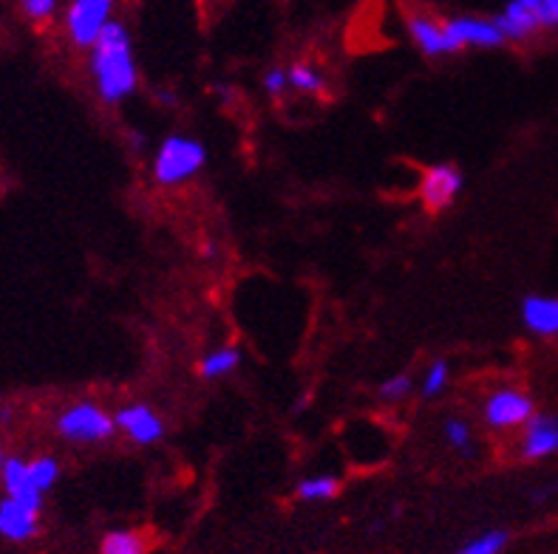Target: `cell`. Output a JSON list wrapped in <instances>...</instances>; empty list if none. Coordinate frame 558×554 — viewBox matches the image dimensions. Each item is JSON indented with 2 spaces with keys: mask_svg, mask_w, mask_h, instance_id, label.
Instances as JSON below:
<instances>
[{
  "mask_svg": "<svg viewBox=\"0 0 558 554\" xmlns=\"http://www.w3.org/2000/svg\"><path fill=\"white\" fill-rule=\"evenodd\" d=\"M88 74L102 106L117 108L140 91V63L125 23L111 21L88 49Z\"/></svg>",
  "mask_w": 558,
  "mask_h": 554,
  "instance_id": "obj_1",
  "label": "cell"
},
{
  "mask_svg": "<svg viewBox=\"0 0 558 554\" xmlns=\"http://www.w3.org/2000/svg\"><path fill=\"white\" fill-rule=\"evenodd\" d=\"M207 168L205 141L191 134H168L154 159H150V178L159 187H182Z\"/></svg>",
  "mask_w": 558,
  "mask_h": 554,
  "instance_id": "obj_2",
  "label": "cell"
},
{
  "mask_svg": "<svg viewBox=\"0 0 558 554\" xmlns=\"http://www.w3.org/2000/svg\"><path fill=\"white\" fill-rule=\"evenodd\" d=\"M51 428L60 442L74 444V447H97L117 435L113 414L94 399H77L60 407Z\"/></svg>",
  "mask_w": 558,
  "mask_h": 554,
  "instance_id": "obj_3",
  "label": "cell"
},
{
  "mask_svg": "<svg viewBox=\"0 0 558 554\" xmlns=\"http://www.w3.org/2000/svg\"><path fill=\"white\" fill-rule=\"evenodd\" d=\"M536 410L538 405L533 393L517 382H502V385L490 387L480 402L482 424L496 435L519 433Z\"/></svg>",
  "mask_w": 558,
  "mask_h": 554,
  "instance_id": "obj_4",
  "label": "cell"
},
{
  "mask_svg": "<svg viewBox=\"0 0 558 554\" xmlns=\"http://www.w3.org/2000/svg\"><path fill=\"white\" fill-rule=\"evenodd\" d=\"M117 0H69L63 12L65 37L74 49L88 51L113 21Z\"/></svg>",
  "mask_w": 558,
  "mask_h": 554,
  "instance_id": "obj_5",
  "label": "cell"
},
{
  "mask_svg": "<svg viewBox=\"0 0 558 554\" xmlns=\"http://www.w3.org/2000/svg\"><path fill=\"white\" fill-rule=\"evenodd\" d=\"M113 421H117V433L125 435L136 447H154L168 433L162 414L148 402H125L113 410Z\"/></svg>",
  "mask_w": 558,
  "mask_h": 554,
  "instance_id": "obj_6",
  "label": "cell"
},
{
  "mask_svg": "<svg viewBox=\"0 0 558 554\" xmlns=\"http://www.w3.org/2000/svg\"><path fill=\"white\" fill-rule=\"evenodd\" d=\"M558 456V416L536 410L517 435V458L524 464H542Z\"/></svg>",
  "mask_w": 558,
  "mask_h": 554,
  "instance_id": "obj_7",
  "label": "cell"
},
{
  "mask_svg": "<svg viewBox=\"0 0 558 554\" xmlns=\"http://www.w3.org/2000/svg\"><path fill=\"white\" fill-rule=\"evenodd\" d=\"M446 32L451 37L457 54L468 49H499L505 46V37L496 26L494 17H480V14H453L446 17Z\"/></svg>",
  "mask_w": 558,
  "mask_h": 554,
  "instance_id": "obj_8",
  "label": "cell"
},
{
  "mask_svg": "<svg viewBox=\"0 0 558 554\" xmlns=\"http://www.w3.org/2000/svg\"><path fill=\"white\" fill-rule=\"evenodd\" d=\"M465 189V173L453 162H439L425 170L420 178V198L432 212L448 210Z\"/></svg>",
  "mask_w": 558,
  "mask_h": 554,
  "instance_id": "obj_9",
  "label": "cell"
},
{
  "mask_svg": "<svg viewBox=\"0 0 558 554\" xmlns=\"http://www.w3.org/2000/svg\"><path fill=\"white\" fill-rule=\"evenodd\" d=\"M405 32H409L411 42L417 46L420 54L428 57V60L457 54L451 37L446 32V23L432 17V14L409 12V17H405Z\"/></svg>",
  "mask_w": 558,
  "mask_h": 554,
  "instance_id": "obj_10",
  "label": "cell"
},
{
  "mask_svg": "<svg viewBox=\"0 0 558 554\" xmlns=\"http://www.w3.org/2000/svg\"><path fill=\"white\" fill-rule=\"evenodd\" d=\"M40 534V509L3 495L0 498V538L9 543H32Z\"/></svg>",
  "mask_w": 558,
  "mask_h": 554,
  "instance_id": "obj_11",
  "label": "cell"
},
{
  "mask_svg": "<svg viewBox=\"0 0 558 554\" xmlns=\"http://www.w3.org/2000/svg\"><path fill=\"white\" fill-rule=\"evenodd\" d=\"M522 325L538 340H558V297L556 295H524L519 306Z\"/></svg>",
  "mask_w": 558,
  "mask_h": 554,
  "instance_id": "obj_12",
  "label": "cell"
},
{
  "mask_svg": "<svg viewBox=\"0 0 558 554\" xmlns=\"http://www.w3.org/2000/svg\"><path fill=\"white\" fill-rule=\"evenodd\" d=\"M0 487H3V495H12V498L23 501V504L28 506H35V509H40L43 513L46 495L37 490L32 476H28V458L7 456L3 472H0Z\"/></svg>",
  "mask_w": 558,
  "mask_h": 554,
  "instance_id": "obj_13",
  "label": "cell"
},
{
  "mask_svg": "<svg viewBox=\"0 0 558 554\" xmlns=\"http://www.w3.org/2000/svg\"><path fill=\"white\" fill-rule=\"evenodd\" d=\"M241 366H244V348L233 343H225L198 357L196 377L202 382H219V379L233 377Z\"/></svg>",
  "mask_w": 558,
  "mask_h": 554,
  "instance_id": "obj_14",
  "label": "cell"
},
{
  "mask_svg": "<svg viewBox=\"0 0 558 554\" xmlns=\"http://www.w3.org/2000/svg\"><path fill=\"white\" fill-rule=\"evenodd\" d=\"M290 74V88L295 94H304L312 99H326L329 97V83H326V74L315 63H306V60H298L287 69Z\"/></svg>",
  "mask_w": 558,
  "mask_h": 554,
  "instance_id": "obj_15",
  "label": "cell"
},
{
  "mask_svg": "<svg viewBox=\"0 0 558 554\" xmlns=\"http://www.w3.org/2000/svg\"><path fill=\"white\" fill-rule=\"evenodd\" d=\"M439 433H442V442H446V447L451 450V453H457V456L462 458H474L476 433L474 424H471L465 416H446Z\"/></svg>",
  "mask_w": 558,
  "mask_h": 554,
  "instance_id": "obj_16",
  "label": "cell"
},
{
  "mask_svg": "<svg viewBox=\"0 0 558 554\" xmlns=\"http://www.w3.org/2000/svg\"><path fill=\"white\" fill-rule=\"evenodd\" d=\"M340 481L332 472H315V476H304L295 484V498L304 501V504H326L340 495Z\"/></svg>",
  "mask_w": 558,
  "mask_h": 554,
  "instance_id": "obj_17",
  "label": "cell"
},
{
  "mask_svg": "<svg viewBox=\"0 0 558 554\" xmlns=\"http://www.w3.org/2000/svg\"><path fill=\"white\" fill-rule=\"evenodd\" d=\"M448 385H451V362L439 357L434 362H428V368L420 377L417 396L423 402H437L448 391Z\"/></svg>",
  "mask_w": 558,
  "mask_h": 554,
  "instance_id": "obj_18",
  "label": "cell"
},
{
  "mask_svg": "<svg viewBox=\"0 0 558 554\" xmlns=\"http://www.w3.org/2000/svg\"><path fill=\"white\" fill-rule=\"evenodd\" d=\"M99 554H148V541L136 529H111L99 541Z\"/></svg>",
  "mask_w": 558,
  "mask_h": 554,
  "instance_id": "obj_19",
  "label": "cell"
},
{
  "mask_svg": "<svg viewBox=\"0 0 558 554\" xmlns=\"http://www.w3.org/2000/svg\"><path fill=\"white\" fill-rule=\"evenodd\" d=\"M414 393H417V382H414V377L409 371L391 373L383 382H377L375 387V396L383 405H400V402L411 399Z\"/></svg>",
  "mask_w": 558,
  "mask_h": 554,
  "instance_id": "obj_20",
  "label": "cell"
},
{
  "mask_svg": "<svg viewBox=\"0 0 558 554\" xmlns=\"http://www.w3.org/2000/svg\"><path fill=\"white\" fill-rule=\"evenodd\" d=\"M28 476H32L37 490L46 495V492H51L57 487V481H60V476H63V467H60V461H57L54 456L43 453V456L28 458Z\"/></svg>",
  "mask_w": 558,
  "mask_h": 554,
  "instance_id": "obj_21",
  "label": "cell"
},
{
  "mask_svg": "<svg viewBox=\"0 0 558 554\" xmlns=\"http://www.w3.org/2000/svg\"><path fill=\"white\" fill-rule=\"evenodd\" d=\"M510 543L508 529H485V532L474 534L471 541L462 543L457 554H502Z\"/></svg>",
  "mask_w": 558,
  "mask_h": 554,
  "instance_id": "obj_22",
  "label": "cell"
},
{
  "mask_svg": "<svg viewBox=\"0 0 558 554\" xmlns=\"http://www.w3.org/2000/svg\"><path fill=\"white\" fill-rule=\"evenodd\" d=\"M63 0H21V14L28 23H49L57 12H60Z\"/></svg>",
  "mask_w": 558,
  "mask_h": 554,
  "instance_id": "obj_23",
  "label": "cell"
},
{
  "mask_svg": "<svg viewBox=\"0 0 558 554\" xmlns=\"http://www.w3.org/2000/svg\"><path fill=\"white\" fill-rule=\"evenodd\" d=\"M542 35H558V0H527Z\"/></svg>",
  "mask_w": 558,
  "mask_h": 554,
  "instance_id": "obj_24",
  "label": "cell"
},
{
  "mask_svg": "<svg viewBox=\"0 0 558 554\" xmlns=\"http://www.w3.org/2000/svg\"><path fill=\"white\" fill-rule=\"evenodd\" d=\"M262 88L267 97H283V94L290 91V74H287V69H283V65H269V69L264 71Z\"/></svg>",
  "mask_w": 558,
  "mask_h": 554,
  "instance_id": "obj_25",
  "label": "cell"
},
{
  "mask_svg": "<svg viewBox=\"0 0 558 554\" xmlns=\"http://www.w3.org/2000/svg\"><path fill=\"white\" fill-rule=\"evenodd\" d=\"M213 91H216V94H219V97L221 99H230V97H233V88H230V85H213Z\"/></svg>",
  "mask_w": 558,
  "mask_h": 554,
  "instance_id": "obj_26",
  "label": "cell"
},
{
  "mask_svg": "<svg viewBox=\"0 0 558 554\" xmlns=\"http://www.w3.org/2000/svg\"><path fill=\"white\" fill-rule=\"evenodd\" d=\"M3 464H7V450L0 447V472H3Z\"/></svg>",
  "mask_w": 558,
  "mask_h": 554,
  "instance_id": "obj_27",
  "label": "cell"
}]
</instances>
